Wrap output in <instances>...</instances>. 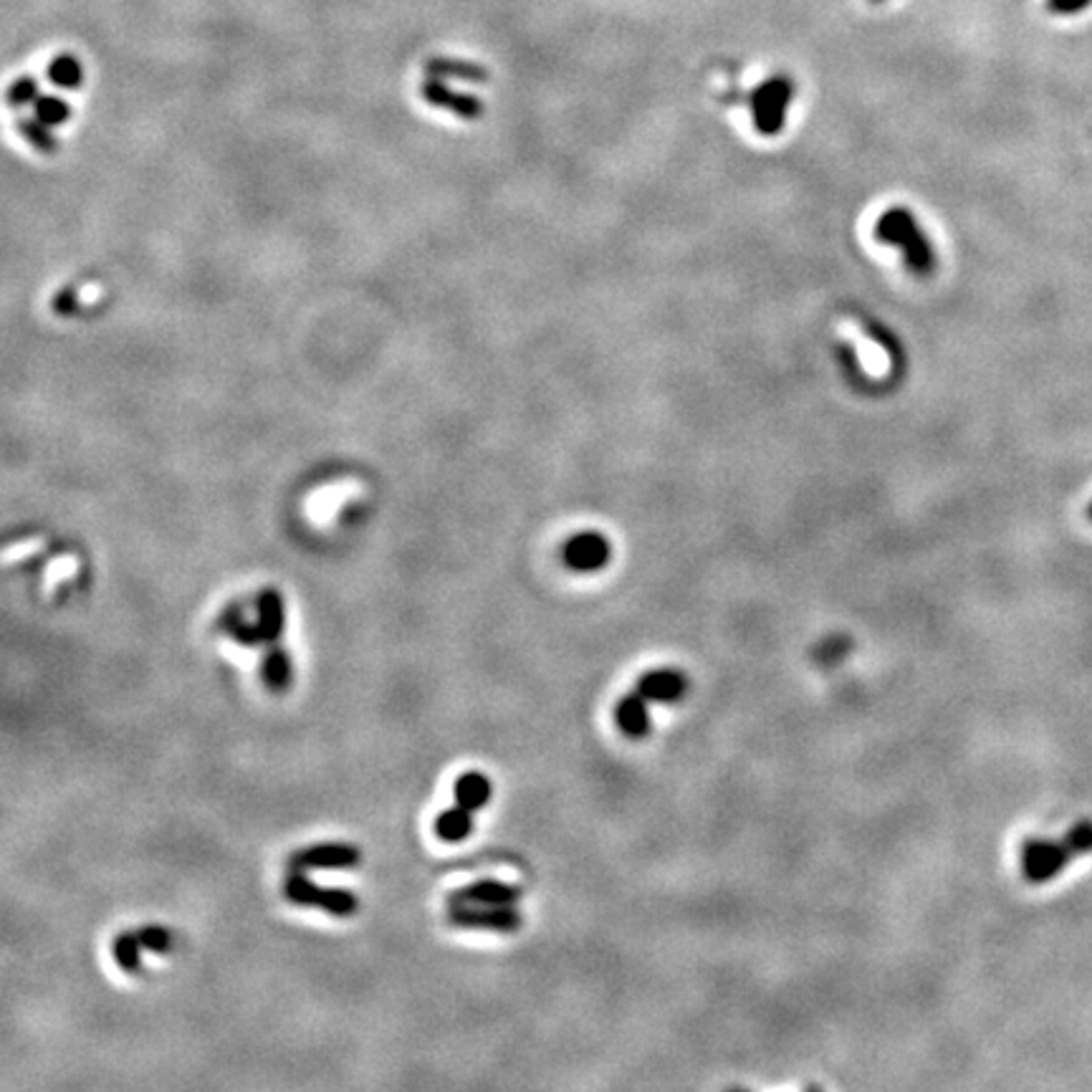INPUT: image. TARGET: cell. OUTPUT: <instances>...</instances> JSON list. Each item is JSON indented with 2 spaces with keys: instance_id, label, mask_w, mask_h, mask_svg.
Masks as SVG:
<instances>
[{
  "instance_id": "cell-20",
  "label": "cell",
  "mask_w": 1092,
  "mask_h": 1092,
  "mask_svg": "<svg viewBox=\"0 0 1092 1092\" xmlns=\"http://www.w3.org/2000/svg\"><path fill=\"white\" fill-rule=\"evenodd\" d=\"M142 940L140 936H132V934H119L114 939V943H111V956H114V964L119 966V969L124 971V974H140L142 971Z\"/></svg>"
},
{
  "instance_id": "cell-13",
  "label": "cell",
  "mask_w": 1092,
  "mask_h": 1092,
  "mask_svg": "<svg viewBox=\"0 0 1092 1092\" xmlns=\"http://www.w3.org/2000/svg\"><path fill=\"white\" fill-rule=\"evenodd\" d=\"M427 76L446 81H468V84H483L489 81V68L476 62H463V59H448V56H433L425 62Z\"/></svg>"
},
{
  "instance_id": "cell-6",
  "label": "cell",
  "mask_w": 1092,
  "mask_h": 1092,
  "mask_svg": "<svg viewBox=\"0 0 1092 1092\" xmlns=\"http://www.w3.org/2000/svg\"><path fill=\"white\" fill-rule=\"evenodd\" d=\"M612 559L610 539L599 531H580L562 546L564 567L577 574L602 572Z\"/></svg>"
},
{
  "instance_id": "cell-3",
  "label": "cell",
  "mask_w": 1092,
  "mask_h": 1092,
  "mask_svg": "<svg viewBox=\"0 0 1092 1092\" xmlns=\"http://www.w3.org/2000/svg\"><path fill=\"white\" fill-rule=\"evenodd\" d=\"M284 895L293 905H317L324 913L336 918H352L360 908V900L352 891L344 888H322L312 878H306L304 870H291L284 883Z\"/></svg>"
},
{
  "instance_id": "cell-5",
  "label": "cell",
  "mask_w": 1092,
  "mask_h": 1092,
  "mask_svg": "<svg viewBox=\"0 0 1092 1092\" xmlns=\"http://www.w3.org/2000/svg\"><path fill=\"white\" fill-rule=\"evenodd\" d=\"M448 921L456 928H476L494 934H516L524 923L516 905H448Z\"/></svg>"
},
{
  "instance_id": "cell-25",
  "label": "cell",
  "mask_w": 1092,
  "mask_h": 1092,
  "mask_svg": "<svg viewBox=\"0 0 1092 1092\" xmlns=\"http://www.w3.org/2000/svg\"><path fill=\"white\" fill-rule=\"evenodd\" d=\"M1090 3L1092 0H1047L1044 8L1050 13H1057V16H1072V13L1085 11Z\"/></svg>"
},
{
  "instance_id": "cell-16",
  "label": "cell",
  "mask_w": 1092,
  "mask_h": 1092,
  "mask_svg": "<svg viewBox=\"0 0 1092 1092\" xmlns=\"http://www.w3.org/2000/svg\"><path fill=\"white\" fill-rule=\"evenodd\" d=\"M473 811H468L465 807L456 805L453 809H446L440 811L438 819H435V835L443 840V843H463L465 837H470V832H473V817H470Z\"/></svg>"
},
{
  "instance_id": "cell-12",
  "label": "cell",
  "mask_w": 1092,
  "mask_h": 1092,
  "mask_svg": "<svg viewBox=\"0 0 1092 1092\" xmlns=\"http://www.w3.org/2000/svg\"><path fill=\"white\" fill-rule=\"evenodd\" d=\"M647 698H642L637 690L633 696L620 698L615 708V721L617 728L628 736V739H645L650 733V711H647Z\"/></svg>"
},
{
  "instance_id": "cell-1",
  "label": "cell",
  "mask_w": 1092,
  "mask_h": 1092,
  "mask_svg": "<svg viewBox=\"0 0 1092 1092\" xmlns=\"http://www.w3.org/2000/svg\"><path fill=\"white\" fill-rule=\"evenodd\" d=\"M875 239L900 250L905 269L918 279H928V276L936 274L939 256H936L934 243L928 240L918 218L908 208L885 210L875 223Z\"/></svg>"
},
{
  "instance_id": "cell-14",
  "label": "cell",
  "mask_w": 1092,
  "mask_h": 1092,
  "mask_svg": "<svg viewBox=\"0 0 1092 1092\" xmlns=\"http://www.w3.org/2000/svg\"><path fill=\"white\" fill-rule=\"evenodd\" d=\"M261 677L263 683H266V688H269L271 693H279V696L291 688L293 660L282 642H279V645H269V650H266V655H263Z\"/></svg>"
},
{
  "instance_id": "cell-23",
  "label": "cell",
  "mask_w": 1092,
  "mask_h": 1092,
  "mask_svg": "<svg viewBox=\"0 0 1092 1092\" xmlns=\"http://www.w3.org/2000/svg\"><path fill=\"white\" fill-rule=\"evenodd\" d=\"M1065 843L1070 845L1074 857L1092 854V819H1080V822H1074L1072 827L1065 832Z\"/></svg>"
},
{
  "instance_id": "cell-27",
  "label": "cell",
  "mask_w": 1092,
  "mask_h": 1092,
  "mask_svg": "<svg viewBox=\"0 0 1092 1092\" xmlns=\"http://www.w3.org/2000/svg\"><path fill=\"white\" fill-rule=\"evenodd\" d=\"M867 3H885V0H867Z\"/></svg>"
},
{
  "instance_id": "cell-24",
  "label": "cell",
  "mask_w": 1092,
  "mask_h": 1092,
  "mask_svg": "<svg viewBox=\"0 0 1092 1092\" xmlns=\"http://www.w3.org/2000/svg\"><path fill=\"white\" fill-rule=\"evenodd\" d=\"M137 936H140L142 946H145L147 951L159 953V956H162V953H170L172 936H170V931H167V928L145 926V928H140V934H137Z\"/></svg>"
},
{
  "instance_id": "cell-17",
  "label": "cell",
  "mask_w": 1092,
  "mask_h": 1092,
  "mask_svg": "<svg viewBox=\"0 0 1092 1092\" xmlns=\"http://www.w3.org/2000/svg\"><path fill=\"white\" fill-rule=\"evenodd\" d=\"M46 76L56 89H79L84 84V64L73 54H59L51 59Z\"/></svg>"
},
{
  "instance_id": "cell-21",
  "label": "cell",
  "mask_w": 1092,
  "mask_h": 1092,
  "mask_svg": "<svg viewBox=\"0 0 1092 1092\" xmlns=\"http://www.w3.org/2000/svg\"><path fill=\"white\" fill-rule=\"evenodd\" d=\"M33 114L49 127H64L71 119V105L59 94H41L33 105Z\"/></svg>"
},
{
  "instance_id": "cell-9",
  "label": "cell",
  "mask_w": 1092,
  "mask_h": 1092,
  "mask_svg": "<svg viewBox=\"0 0 1092 1092\" xmlns=\"http://www.w3.org/2000/svg\"><path fill=\"white\" fill-rule=\"evenodd\" d=\"M521 900V891L516 885L501 880H478L465 888H459L448 897V905H516Z\"/></svg>"
},
{
  "instance_id": "cell-4",
  "label": "cell",
  "mask_w": 1092,
  "mask_h": 1092,
  "mask_svg": "<svg viewBox=\"0 0 1092 1092\" xmlns=\"http://www.w3.org/2000/svg\"><path fill=\"white\" fill-rule=\"evenodd\" d=\"M1072 860H1077V857L1070 850V845L1065 843V837L1062 840L1029 837L1022 845V875L1031 885L1050 883Z\"/></svg>"
},
{
  "instance_id": "cell-26",
  "label": "cell",
  "mask_w": 1092,
  "mask_h": 1092,
  "mask_svg": "<svg viewBox=\"0 0 1092 1092\" xmlns=\"http://www.w3.org/2000/svg\"><path fill=\"white\" fill-rule=\"evenodd\" d=\"M1087 516H1090V521H1092V503H1090V506H1087Z\"/></svg>"
},
{
  "instance_id": "cell-10",
  "label": "cell",
  "mask_w": 1092,
  "mask_h": 1092,
  "mask_svg": "<svg viewBox=\"0 0 1092 1092\" xmlns=\"http://www.w3.org/2000/svg\"><path fill=\"white\" fill-rule=\"evenodd\" d=\"M688 690V680L680 671L663 668V671H650L637 680V693L653 703H677Z\"/></svg>"
},
{
  "instance_id": "cell-7",
  "label": "cell",
  "mask_w": 1092,
  "mask_h": 1092,
  "mask_svg": "<svg viewBox=\"0 0 1092 1092\" xmlns=\"http://www.w3.org/2000/svg\"><path fill=\"white\" fill-rule=\"evenodd\" d=\"M362 854L354 845L322 843L299 850L291 857V870H347L360 865Z\"/></svg>"
},
{
  "instance_id": "cell-22",
  "label": "cell",
  "mask_w": 1092,
  "mask_h": 1092,
  "mask_svg": "<svg viewBox=\"0 0 1092 1092\" xmlns=\"http://www.w3.org/2000/svg\"><path fill=\"white\" fill-rule=\"evenodd\" d=\"M38 97H41V86H38V81L33 76H21L8 89L11 107H33L38 102Z\"/></svg>"
},
{
  "instance_id": "cell-18",
  "label": "cell",
  "mask_w": 1092,
  "mask_h": 1092,
  "mask_svg": "<svg viewBox=\"0 0 1092 1092\" xmlns=\"http://www.w3.org/2000/svg\"><path fill=\"white\" fill-rule=\"evenodd\" d=\"M220 630H223L231 640H236L243 647H256L263 642L258 623H248L239 607H233V610H228L226 615L220 617Z\"/></svg>"
},
{
  "instance_id": "cell-19",
  "label": "cell",
  "mask_w": 1092,
  "mask_h": 1092,
  "mask_svg": "<svg viewBox=\"0 0 1092 1092\" xmlns=\"http://www.w3.org/2000/svg\"><path fill=\"white\" fill-rule=\"evenodd\" d=\"M19 135L23 137V140L28 142L33 150H38V153H43V154H54L56 150H59V140H56V135H54V127L43 124L36 114L23 116V119H21Z\"/></svg>"
},
{
  "instance_id": "cell-15",
  "label": "cell",
  "mask_w": 1092,
  "mask_h": 1092,
  "mask_svg": "<svg viewBox=\"0 0 1092 1092\" xmlns=\"http://www.w3.org/2000/svg\"><path fill=\"white\" fill-rule=\"evenodd\" d=\"M453 797H456V805L465 807L468 811H478L489 805L491 797H494V784L481 771H468V774H460L456 779Z\"/></svg>"
},
{
  "instance_id": "cell-11",
  "label": "cell",
  "mask_w": 1092,
  "mask_h": 1092,
  "mask_svg": "<svg viewBox=\"0 0 1092 1092\" xmlns=\"http://www.w3.org/2000/svg\"><path fill=\"white\" fill-rule=\"evenodd\" d=\"M258 630L266 645H279L286 633V602L279 590H263L258 594Z\"/></svg>"
},
{
  "instance_id": "cell-8",
  "label": "cell",
  "mask_w": 1092,
  "mask_h": 1092,
  "mask_svg": "<svg viewBox=\"0 0 1092 1092\" xmlns=\"http://www.w3.org/2000/svg\"><path fill=\"white\" fill-rule=\"evenodd\" d=\"M420 97L425 99L430 107L448 109L451 114L460 116V119H478V116L483 114L481 99L473 97V94L456 92V89H451V86L446 84V79L427 76V81H422L420 86Z\"/></svg>"
},
{
  "instance_id": "cell-2",
  "label": "cell",
  "mask_w": 1092,
  "mask_h": 1092,
  "mask_svg": "<svg viewBox=\"0 0 1092 1092\" xmlns=\"http://www.w3.org/2000/svg\"><path fill=\"white\" fill-rule=\"evenodd\" d=\"M794 99V79L787 73H776L749 94V109L759 135L776 137L787 127V111Z\"/></svg>"
}]
</instances>
